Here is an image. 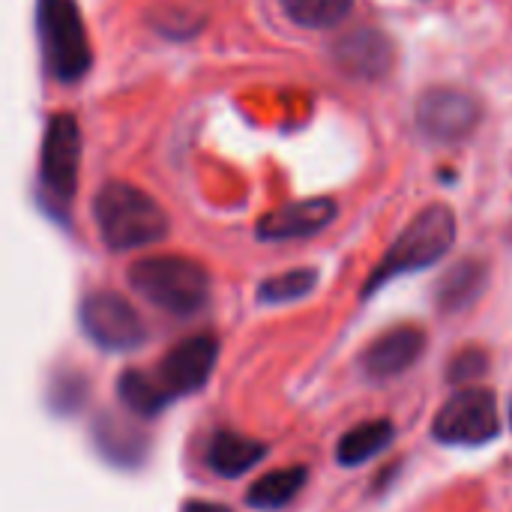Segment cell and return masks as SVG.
<instances>
[{
    "label": "cell",
    "mask_w": 512,
    "mask_h": 512,
    "mask_svg": "<svg viewBox=\"0 0 512 512\" xmlns=\"http://www.w3.org/2000/svg\"><path fill=\"white\" fill-rule=\"evenodd\" d=\"M93 219H96L102 243L114 252H132V249L153 246L171 228L162 204L150 192L126 183V180H111L96 192Z\"/></svg>",
    "instance_id": "obj_1"
},
{
    "label": "cell",
    "mask_w": 512,
    "mask_h": 512,
    "mask_svg": "<svg viewBox=\"0 0 512 512\" xmlns=\"http://www.w3.org/2000/svg\"><path fill=\"white\" fill-rule=\"evenodd\" d=\"M456 231H459V222H456L453 207L432 204V207L420 210L414 216V222L384 252V258L378 261V267L372 270V276L366 279L363 297L369 300L375 291H381L393 279L408 276V273H420V270L438 264L453 249Z\"/></svg>",
    "instance_id": "obj_2"
},
{
    "label": "cell",
    "mask_w": 512,
    "mask_h": 512,
    "mask_svg": "<svg viewBox=\"0 0 512 512\" xmlns=\"http://www.w3.org/2000/svg\"><path fill=\"white\" fill-rule=\"evenodd\" d=\"M129 285L156 309L177 318L198 315L210 300V273L183 255H150L129 267Z\"/></svg>",
    "instance_id": "obj_3"
},
{
    "label": "cell",
    "mask_w": 512,
    "mask_h": 512,
    "mask_svg": "<svg viewBox=\"0 0 512 512\" xmlns=\"http://www.w3.org/2000/svg\"><path fill=\"white\" fill-rule=\"evenodd\" d=\"M39 24V42L45 54V66L57 81H78L90 63V39L81 18V9L75 0H39L36 9Z\"/></svg>",
    "instance_id": "obj_4"
},
{
    "label": "cell",
    "mask_w": 512,
    "mask_h": 512,
    "mask_svg": "<svg viewBox=\"0 0 512 512\" xmlns=\"http://www.w3.org/2000/svg\"><path fill=\"white\" fill-rule=\"evenodd\" d=\"M501 435L498 399L486 387L456 390L432 423V438L447 447H483Z\"/></svg>",
    "instance_id": "obj_5"
},
{
    "label": "cell",
    "mask_w": 512,
    "mask_h": 512,
    "mask_svg": "<svg viewBox=\"0 0 512 512\" xmlns=\"http://www.w3.org/2000/svg\"><path fill=\"white\" fill-rule=\"evenodd\" d=\"M81 174V126L72 114H54L45 126L39 153V186L54 210H66L78 192Z\"/></svg>",
    "instance_id": "obj_6"
},
{
    "label": "cell",
    "mask_w": 512,
    "mask_h": 512,
    "mask_svg": "<svg viewBox=\"0 0 512 512\" xmlns=\"http://www.w3.org/2000/svg\"><path fill=\"white\" fill-rule=\"evenodd\" d=\"M78 321L84 336L102 351H132L147 339L138 309L117 291H93L81 300Z\"/></svg>",
    "instance_id": "obj_7"
},
{
    "label": "cell",
    "mask_w": 512,
    "mask_h": 512,
    "mask_svg": "<svg viewBox=\"0 0 512 512\" xmlns=\"http://www.w3.org/2000/svg\"><path fill=\"white\" fill-rule=\"evenodd\" d=\"M480 123V102L456 87H432L417 105V126L426 141L456 144Z\"/></svg>",
    "instance_id": "obj_8"
},
{
    "label": "cell",
    "mask_w": 512,
    "mask_h": 512,
    "mask_svg": "<svg viewBox=\"0 0 512 512\" xmlns=\"http://www.w3.org/2000/svg\"><path fill=\"white\" fill-rule=\"evenodd\" d=\"M216 360H219V342L210 333H201L171 348L159 360L153 375L171 399H180V396L198 393L210 381Z\"/></svg>",
    "instance_id": "obj_9"
},
{
    "label": "cell",
    "mask_w": 512,
    "mask_h": 512,
    "mask_svg": "<svg viewBox=\"0 0 512 512\" xmlns=\"http://www.w3.org/2000/svg\"><path fill=\"white\" fill-rule=\"evenodd\" d=\"M336 213H339V204L330 195L303 198V201L285 204V207L261 216L255 225V234H258V240H270V243L315 237L336 219Z\"/></svg>",
    "instance_id": "obj_10"
},
{
    "label": "cell",
    "mask_w": 512,
    "mask_h": 512,
    "mask_svg": "<svg viewBox=\"0 0 512 512\" xmlns=\"http://www.w3.org/2000/svg\"><path fill=\"white\" fill-rule=\"evenodd\" d=\"M423 351H426V333L420 327H411V324L393 327L366 348L360 369L369 381L384 384V381L405 375L423 357Z\"/></svg>",
    "instance_id": "obj_11"
},
{
    "label": "cell",
    "mask_w": 512,
    "mask_h": 512,
    "mask_svg": "<svg viewBox=\"0 0 512 512\" xmlns=\"http://www.w3.org/2000/svg\"><path fill=\"white\" fill-rule=\"evenodd\" d=\"M393 42L375 30V27H360L354 33H348L339 45H336V60L348 75L357 78H384L393 66Z\"/></svg>",
    "instance_id": "obj_12"
},
{
    "label": "cell",
    "mask_w": 512,
    "mask_h": 512,
    "mask_svg": "<svg viewBox=\"0 0 512 512\" xmlns=\"http://www.w3.org/2000/svg\"><path fill=\"white\" fill-rule=\"evenodd\" d=\"M93 444L117 468H138L147 456V438L129 420L108 411L93 423Z\"/></svg>",
    "instance_id": "obj_13"
},
{
    "label": "cell",
    "mask_w": 512,
    "mask_h": 512,
    "mask_svg": "<svg viewBox=\"0 0 512 512\" xmlns=\"http://www.w3.org/2000/svg\"><path fill=\"white\" fill-rule=\"evenodd\" d=\"M267 456V444L240 432H216L207 444V468L219 477H240Z\"/></svg>",
    "instance_id": "obj_14"
},
{
    "label": "cell",
    "mask_w": 512,
    "mask_h": 512,
    "mask_svg": "<svg viewBox=\"0 0 512 512\" xmlns=\"http://www.w3.org/2000/svg\"><path fill=\"white\" fill-rule=\"evenodd\" d=\"M489 282V267L483 261H462L438 282V306L441 312H465L471 309Z\"/></svg>",
    "instance_id": "obj_15"
},
{
    "label": "cell",
    "mask_w": 512,
    "mask_h": 512,
    "mask_svg": "<svg viewBox=\"0 0 512 512\" xmlns=\"http://www.w3.org/2000/svg\"><path fill=\"white\" fill-rule=\"evenodd\" d=\"M396 438V426L390 420H369L354 429H348L336 447V462L342 468H357L384 453Z\"/></svg>",
    "instance_id": "obj_16"
},
{
    "label": "cell",
    "mask_w": 512,
    "mask_h": 512,
    "mask_svg": "<svg viewBox=\"0 0 512 512\" xmlns=\"http://www.w3.org/2000/svg\"><path fill=\"white\" fill-rule=\"evenodd\" d=\"M309 480V471L303 465H294V468H282V471H273V474H264L261 480H255L246 492V504L252 510H282L288 507L306 486Z\"/></svg>",
    "instance_id": "obj_17"
},
{
    "label": "cell",
    "mask_w": 512,
    "mask_h": 512,
    "mask_svg": "<svg viewBox=\"0 0 512 512\" xmlns=\"http://www.w3.org/2000/svg\"><path fill=\"white\" fill-rule=\"evenodd\" d=\"M117 396L126 405V411H132L141 420H153L156 414H162L174 399L165 393V387L156 381V375L150 372H138L129 369L117 378Z\"/></svg>",
    "instance_id": "obj_18"
},
{
    "label": "cell",
    "mask_w": 512,
    "mask_h": 512,
    "mask_svg": "<svg viewBox=\"0 0 512 512\" xmlns=\"http://www.w3.org/2000/svg\"><path fill=\"white\" fill-rule=\"evenodd\" d=\"M279 3L294 24L312 30H327L342 24L354 6V0H279Z\"/></svg>",
    "instance_id": "obj_19"
},
{
    "label": "cell",
    "mask_w": 512,
    "mask_h": 512,
    "mask_svg": "<svg viewBox=\"0 0 512 512\" xmlns=\"http://www.w3.org/2000/svg\"><path fill=\"white\" fill-rule=\"evenodd\" d=\"M318 285V270L312 267H297L279 276H270L258 285V303L267 306H282V303H297L306 294H312Z\"/></svg>",
    "instance_id": "obj_20"
},
{
    "label": "cell",
    "mask_w": 512,
    "mask_h": 512,
    "mask_svg": "<svg viewBox=\"0 0 512 512\" xmlns=\"http://www.w3.org/2000/svg\"><path fill=\"white\" fill-rule=\"evenodd\" d=\"M48 402L57 414H72L87 402V381L72 372V375H57L51 390H48Z\"/></svg>",
    "instance_id": "obj_21"
},
{
    "label": "cell",
    "mask_w": 512,
    "mask_h": 512,
    "mask_svg": "<svg viewBox=\"0 0 512 512\" xmlns=\"http://www.w3.org/2000/svg\"><path fill=\"white\" fill-rule=\"evenodd\" d=\"M486 369H489V354L480 351V348H465V351H459V354L450 360V366H447V381L465 387V384L483 378Z\"/></svg>",
    "instance_id": "obj_22"
},
{
    "label": "cell",
    "mask_w": 512,
    "mask_h": 512,
    "mask_svg": "<svg viewBox=\"0 0 512 512\" xmlns=\"http://www.w3.org/2000/svg\"><path fill=\"white\" fill-rule=\"evenodd\" d=\"M183 512H231L222 504H210V501H186Z\"/></svg>",
    "instance_id": "obj_23"
},
{
    "label": "cell",
    "mask_w": 512,
    "mask_h": 512,
    "mask_svg": "<svg viewBox=\"0 0 512 512\" xmlns=\"http://www.w3.org/2000/svg\"><path fill=\"white\" fill-rule=\"evenodd\" d=\"M510 429H512V402H510Z\"/></svg>",
    "instance_id": "obj_24"
}]
</instances>
